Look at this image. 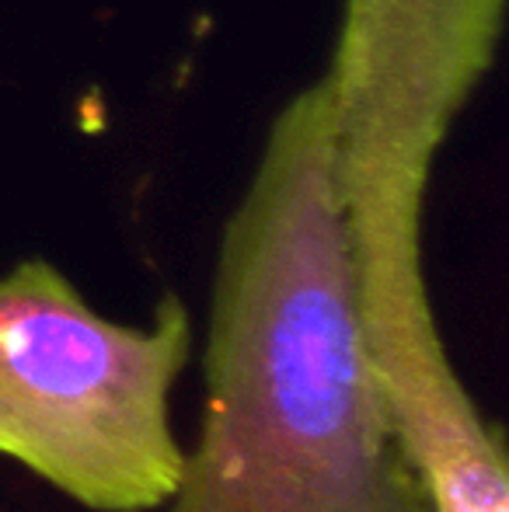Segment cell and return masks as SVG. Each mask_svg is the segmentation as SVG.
<instances>
[{
	"mask_svg": "<svg viewBox=\"0 0 509 512\" xmlns=\"http://www.w3.org/2000/svg\"><path fill=\"white\" fill-rule=\"evenodd\" d=\"M203 366L171 512H436L363 342L325 77L279 108L224 227Z\"/></svg>",
	"mask_w": 509,
	"mask_h": 512,
	"instance_id": "cell-1",
	"label": "cell"
},
{
	"mask_svg": "<svg viewBox=\"0 0 509 512\" xmlns=\"http://www.w3.org/2000/svg\"><path fill=\"white\" fill-rule=\"evenodd\" d=\"M192 356L175 293L150 324L102 317L46 258L0 276V457L95 512L171 502L185 450L171 387Z\"/></svg>",
	"mask_w": 509,
	"mask_h": 512,
	"instance_id": "cell-2",
	"label": "cell"
},
{
	"mask_svg": "<svg viewBox=\"0 0 509 512\" xmlns=\"http://www.w3.org/2000/svg\"><path fill=\"white\" fill-rule=\"evenodd\" d=\"M506 0H342L325 74L353 255L422 251L436 154L496 60Z\"/></svg>",
	"mask_w": 509,
	"mask_h": 512,
	"instance_id": "cell-3",
	"label": "cell"
}]
</instances>
